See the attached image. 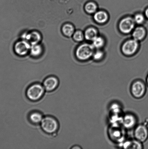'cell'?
Returning <instances> with one entry per match:
<instances>
[{
    "label": "cell",
    "instance_id": "cell-1",
    "mask_svg": "<svg viewBox=\"0 0 148 149\" xmlns=\"http://www.w3.org/2000/svg\"><path fill=\"white\" fill-rule=\"evenodd\" d=\"M45 91L43 84L39 83H33L29 86L26 90V97L32 102L39 101L44 96Z\"/></svg>",
    "mask_w": 148,
    "mask_h": 149
},
{
    "label": "cell",
    "instance_id": "cell-2",
    "mask_svg": "<svg viewBox=\"0 0 148 149\" xmlns=\"http://www.w3.org/2000/svg\"><path fill=\"white\" fill-rule=\"evenodd\" d=\"M40 125L43 132L49 135L56 134L59 130V127L57 120L50 115L43 117Z\"/></svg>",
    "mask_w": 148,
    "mask_h": 149
},
{
    "label": "cell",
    "instance_id": "cell-3",
    "mask_svg": "<svg viewBox=\"0 0 148 149\" xmlns=\"http://www.w3.org/2000/svg\"><path fill=\"white\" fill-rule=\"evenodd\" d=\"M130 93L135 98L140 99L145 95L147 87L144 81L140 79L135 80L130 86Z\"/></svg>",
    "mask_w": 148,
    "mask_h": 149
},
{
    "label": "cell",
    "instance_id": "cell-4",
    "mask_svg": "<svg viewBox=\"0 0 148 149\" xmlns=\"http://www.w3.org/2000/svg\"><path fill=\"white\" fill-rule=\"evenodd\" d=\"M94 49L92 45L87 43L83 44L77 48L75 51V55L79 60H86L93 56Z\"/></svg>",
    "mask_w": 148,
    "mask_h": 149
},
{
    "label": "cell",
    "instance_id": "cell-5",
    "mask_svg": "<svg viewBox=\"0 0 148 149\" xmlns=\"http://www.w3.org/2000/svg\"><path fill=\"white\" fill-rule=\"evenodd\" d=\"M31 47V45L28 42L22 39L14 44V51L17 56H25L30 53Z\"/></svg>",
    "mask_w": 148,
    "mask_h": 149
},
{
    "label": "cell",
    "instance_id": "cell-6",
    "mask_svg": "<svg viewBox=\"0 0 148 149\" xmlns=\"http://www.w3.org/2000/svg\"><path fill=\"white\" fill-rule=\"evenodd\" d=\"M58 77L53 75L49 76L43 80V85L46 91L52 92L56 90L59 85Z\"/></svg>",
    "mask_w": 148,
    "mask_h": 149
},
{
    "label": "cell",
    "instance_id": "cell-7",
    "mask_svg": "<svg viewBox=\"0 0 148 149\" xmlns=\"http://www.w3.org/2000/svg\"><path fill=\"white\" fill-rule=\"evenodd\" d=\"M22 37V39L27 41L31 46L40 43L42 39L41 34L37 31H32L24 33Z\"/></svg>",
    "mask_w": 148,
    "mask_h": 149
},
{
    "label": "cell",
    "instance_id": "cell-8",
    "mask_svg": "<svg viewBox=\"0 0 148 149\" xmlns=\"http://www.w3.org/2000/svg\"><path fill=\"white\" fill-rule=\"evenodd\" d=\"M135 138L142 143L145 142L148 139V129L144 125H140L136 126L134 131Z\"/></svg>",
    "mask_w": 148,
    "mask_h": 149
},
{
    "label": "cell",
    "instance_id": "cell-9",
    "mask_svg": "<svg viewBox=\"0 0 148 149\" xmlns=\"http://www.w3.org/2000/svg\"><path fill=\"white\" fill-rule=\"evenodd\" d=\"M135 22L134 19L130 17L123 18L120 22L119 27L121 32L125 33H128L133 30L135 27Z\"/></svg>",
    "mask_w": 148,
    "mask_h": 149
},
{
    "label": "cell",
    "instance_id": "cell-10",
    "mask_svg": "<svg viewBox=\"0 0 148 149\" xmlns=\"http://www.w3.org/2000/svg\"><path fill=\"white\" fill-rule=\"evenodd\" d=\"M138 47V41L134 39H130L125 42L122 47V50L125 54L130 55L135 53Z\"/></svg>",
    "mask_w": 148,
    "mask_h": 149
},
{
    "label": "cell",
    "instance_id": "cell-11",
    "mask_svg": "<svg viewBox=\"0 0 148 149\" xmlns=\"http://www.w3.org/2000/svg\"><path fill=\"white\" fill-rule=\"evenodd\" d=\"M137 120L135 115L131 113H127L122 119V123L125 127L130 129L134 128L137 124Z\"/></svg>",
    "mask_w": 148,
    "mask_h": 149
},
{
    "label": "cell",
    "instance_id": "cell-12",
    "mask_svg": "<svg viewBox=\"0 0 148 149\" xmlns=\"http://www.w3.org/2000/svg\"><path fill=\"white\" fill-rule=\"evenodd\" d=\"M43 114L37 111H32L29 113L28 116L29 121L34 125L40 124L43 118Z\"/></svg>",
    "mask_w": 148,
    "mask_h": 149
},
{
    "label": "cell",
    "instance_id": "cell-13",
    "mask_svg": "<svg viewBox=\"0 0 148 149\" xmlns=\"http://www.w3.org/2000/svg\"><path fill=\"white\" fill-rule=\"evenodd\" d=\"M61 31L63 36L68 38L71 37L74 33L75 28L70 23H65L62 26Z\"/></svg>",
    "mask_w": 148,
    "mask_h": 149
},
{
    "label": "cell",
    "instance_id": "cell-14",
    "mask_svg": "<svg viewBox=\"0 0 148 149\" xmlns=\"http://www.w3.org/2000/svg\"><path fill=\"white\" fill-rule=\"evenodd\" d=\"M43 52V47L40 43L32 45L30 54L32 57L37 58L42 55Z\"/></svg>",
    "mask_w": 148,
    "mask_h": 149
},
{
    "label": "cell",
    "instance_id": "cell-15",
    "mask_svg": "<svg viewBox=\"0 0 148 149\" xmlns=\"http://www.w3.org/2000/svg\"><path fill=\"white\" fill-rule=\"evenodd\" d=\"M146 35V30L144 28L142 27L136 28L133 31L132 34L133 38L138 41L144 38Z\"/></svg>",
    "mask_w": 148,
    "mask_h": 149
},
{
    "label": "cell",
    "instance_id": "cell-16",
    "mask_svg": "<svg viewBox=\"0 0 148 149\" xmlns=\"http://www.w3.org/2000/svg\"><path fill=\"white\" fill-rule=\"evenodd\" d=\"M108 15L104 11H98L95 13L94 19L96 21L101 24L105 23L108 19Z\"/></svg>",
    "mask_w": 148,
    "mask_h": 149
},
{
    "label": "cell",
    "instance_id": "cell-17",
    "mask_svg": "<svg viewBox=\"0 0 148 149\" xmlns=\"http://www.w3.org/2000/svg\"><path fill=\"white\" fill-rule=\"evenodd\" d=\"M84 35L86 40L92 41L98 36V32L94 28H89L85 31Z\"/></svg>",
    "mask_w": 148,
    "mask_h": 149
},
{
    "label": "cell",
    "instance_id": "cell-18",
    "mask_svg": "<svg viewBox=\"0 0 148 149\" xmlns=\"http://www.w3.org/2000/svg\"><path fill=\"white\" fill-rule=\"evenodd\" d=\"M142 143L136 139L134 141L126 142L124 144V147L125 148L142 149L143 148Z\"/></svg>",
    "mask_w": 148,
    "mask_h": 149
},
{
    "label": "cell",
    "instance_id": "cell-19",
    "mask_svg": "<svg viewBox=\"0 0 148 149\" xmlns=\"http://www.w3.org/2000/svg\"><path fill=\"white\" fill-rule=\"evenodd\" d=\"M104 45V40L101 36H97L92 41V45L94 48L99 49L103 47Z\"/></svg>",
    "mask_w": 148,
    "mask_h": 149
},
{
    "label": "cell",
    "instance_id": "cell-20",
    "mask_svg": "<svg viewBox=\"0 0 148 149\" xmlns=\"http://www.w3.org/2000/svg\"><path fill=\"white\" fill-rule=\"evenodd\" d=\"M85 9L87 12L89 14L95 13L97 9V5L94 2L88 3L85 4Z\"/></svg>",
    "mask_w": 148,
    "mask_h": 149
},
{
    "label": "cell",
    "instance_id": "cell-21",
    "mask_svg": "<svg viewBox=\"0 0 148 149\" xmlns=\"http://www.w3.org/2000/svg\"><path fill=\"white\" fill-rule=\"evenodd\" d=\"M72 36L74 40L77 42L82 41L85 38L84 33L80 30L75 31Z\"/></svg>",
    "mask_w": 148,
    "mask_h": 149
},
{
    "label": "cell",
    "instance_id": "cell-22",
    "mask_svg": "<svg viewBox=\"0 0 148 149\" xmlns=\"http://www.w3.org/2000/svg\"><path fill=\"white\" fill-rule=\"evenodd\" d=\"M134 20L135 23L138 24H141L145 21V18L144 15L141 14H137L134 16Z\"/></svg>",
    "mask_w": 148,
    "mask_h": 149
},
{
    "label": "cell",
    "instance_id": "cell-23",
    "mask_svg": "<svg viewBox=\"0 0 148 149\" xmlns=\"http://www.w3.org/2000/svg\"><path fill=\"white\" fill-rule=\"evenodd\" d=\"M103 56V52L100 50L97 51L96 52H94L93 55L94 59L96 61H98L101 59Z\"/></svg>",
    "mask_w": 148,
    "mask_h": 149
},
{
    "label": "cell",
    "instance_id": "cell-24",
    "mask_svg": "<svg viewBox=\"0 0 148 149\" xmlns=\"http://www.w3.org/2000/svg\"><path fill=\"white\" fill-rule=\"evenodd\" d=\"M72 149H81V147L79 146H74L73 147H72Z\"/></svg>",
    "mask_w": 148,
    "mask_h": 149
},
{
    "label": "cell",
    "instance_id": "cell-25",
    "mask_svg": "<svg viewBox=\"0 0 148 149\" xmlns=\"http://www.w3.org/2000/svg\"><path fill=\"white\" fill-rule=\"evenodd\" d=\"M145 14L146 17L148 18V8L146 10Z\"/></svg>",
    "mask_w": 148,
    "mask_h": 149
},
{
    "label": "cell",
    "instance_id": "cell-26",
    "mask_svg": "<svg viewBox=\"0 0 148 149\" xmlns=\"http://www.w3.org/2000/svg\"><path fill=\"white\" fill-rule=\"evenodd\" d=\"M146 85H147V87H148V74H147V77H146Z\"/></svg>",
    "mask_w": 148,
    "mask_h": 149
}]
</instances>
